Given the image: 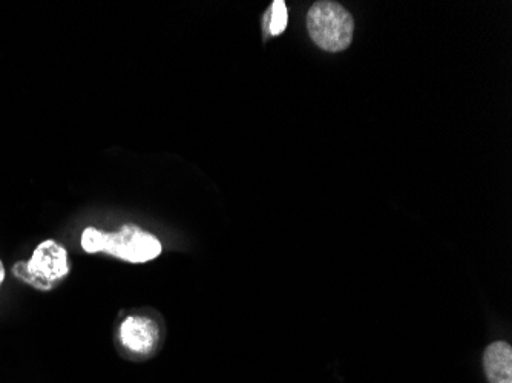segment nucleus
I'll list each match as a JSON object with an SVG mask.
<instances>
[{"label":"nucleus","instance_id":"1","mask_svg":"<svg viewBox=\"0 0 512 383\" xmlns=\"http://www.w3.org/2000/svg\"><path fill=\"white\" fill-rule=\"evenodd\" d=\"M82 247L86 253L105 252L132 264L152 261L161 253L160 241L134 224L112 233L88 227L82 235Z\"/></svg>","mask_w":512,"mask_h":383},{"label":"nucleus","instance_id":"2","mask_svg":"<svg viewBox=\"0 0 512 383\" xmlns=\"http://www.w3.org/2000/svg\"><path fill=\"white\" fill-rule=\"evenodd\" d=\"M307 30L319 48L339 53L352 43L355 20L336 2H316L307 14Z\"/></svg>","mask_w":512,"mask_h":383},{"label":"nucleus","instance_id":"4","mask_svg":"<svg viewBox=\"0 0 512 383\" xmlns=\"http://www.w3.org/2000/svg\"><path fill=\"white\" fill-rule=\"evenodd\" d=\"M120 336L129 350L138 354H148L157 345L158 328L151 319L129 316L120 327Z\"/></svg>","mask_w":512,"mask_h":383},{"label":"nucleus","instance_id":"3","mask_svg":"<svg viewBox=\"0 0 512 383\" xmlns=\"http://www.w3.org/2000/svg\"><path fill=\"white\" fill-rule=\"evenodd\" d=\"M17 267L23 269V273H17L23 281L30 282L36 289L50 290L68 275V253L56 241L48 239L36 247L27 266L17 264Z\"/></svg>","mask_w":512,"mask_h":383},{"label":"nucleus","instance_id":"7","mask_svg":"<svg viewBox=\"0 0 512 383\" xmlns=\"http://www.w3.org/2000/svg\"><path fill=\"white\" fill-rule=\"evenodd\" d=\"M4 279H5L4 264H2V261H0V285H2V282H4Z\"/></svg>","mask_w":512,"mask_h":383},{"label":"nucleus","instance_id":"5","mask_svg":"<svg viewBox=\"0 0 512 383\" xmlns=\"http://www.w3.org/2000/svg\"><path fill=\"white\" fill-rule=\"evenodd\" d=\"M483 367L490 383H512V348L506 342H494L486 348Z\"/></svg>","mask_w":512,"mask_h":383},{"label":"nucleus","instance_id":"6","mask_svg":"<svg viewBox=\"0 0 512 383\" xmlns=\"http://www.w3.org/2000/svg\"><path fill=\"white\" fill-rule=\"evenodd\" d=\"M270 19L269 23V33L272 36H278V34L283 33L287 27V20H289V16H287V7L284 2L281 0H276L275 4H273L272 11H270Z\"/></svg>","mask_w":512,"mask_h":383}]
</instances>
